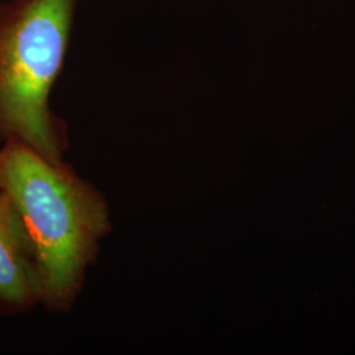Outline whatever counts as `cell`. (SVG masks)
<instances>
[{"label":"cell","instance_id":"1","mask_svg":"<svg viewBox=\"0 0 355 355\" xmlns=\"http://www.w3.org/2000/svg\"><path fill=\"white\" fill-rule=\"evenodd\" d=\"M0 190L26 232L41 305L54 312L70 309L112 227L107 200L64 161L51 162L17 141L0 146Z\"/></svg>","mask_w":355,"mask_h":355},{"label":"cell","instance_id":"2","mask_svg":"<svg viewBox=\"0 0 355 355\" xmlns=\"http://www.w3.org/2000/svg\"><path fill=\"white\" fill-rule=\"evenodd\" d=\"M79 0L0 1V146L24 144L64 161L67 137L51 107L70 49Z\"/></svg>","mask_w":355,"mask_h":355},{"label":"cell","instance_id":"3","mask_svg":"<svg viewBox=\"0 0 355 355\" xmlns=\"http://www.w3.org/2000/svg\"><path fill=\"white\" fill-rule=\"evenodd\" d=\"M41 283L26 232L0 190V315L16 316L41 305Z\"/></svg>","mask_w":355,"mask_h":355}]
</instances>
